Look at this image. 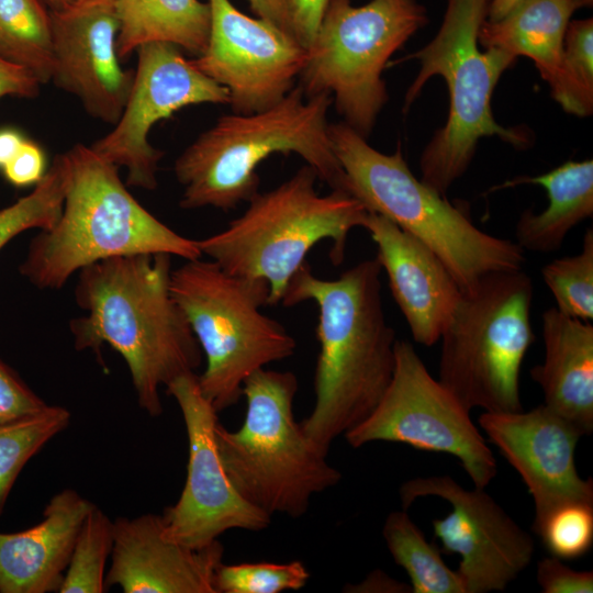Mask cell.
Masks as SVG:
<instances>
[{
    "label": "cell",
    "mask_w": 593,
    "mask_h": 593,
    "mask_svg": "<svg viewBox=\"0 0 593 593\" xmlns=\"http://www.w3.org/2000/svg\"><path fill=\"white\" fill-rule=\"evenodd\" d=\"M381 271L377 258L366 259L323 279L305 262L281 300L284 306L313 301L318 309L315 399L300 423L326 451L370 415L393 376L396 337L383 310Z\"/></svg>",
    "instance_id": "cell-1"
},
{
    "label": "cell",
    "mask_w": 593,
    "mask_h": 593,
    "mask_svg": "<svg viewBox=\"0 0 593 593\" xmlns=\"http://www.w3.org/2000/svg\"><path fill=\"white\" fill-rule=\"evenodd\" d=\"M171 255L112 257L79 270L75 301L87 314L69 327L77 350L110 345L125 360L137 403L163 413L160 387L195 373L202 350L170 292Z\"/></svg>",
    "instance_id": "cell-2"
},
{
    "label": "cell",
    "mask_w": 593,
    "mask_h": 593,
    "mask_svg": "<svg viewBox=\"0 0 593 593\" xmlns=\"http://www.w3.org/2000/svg\"><path fill=\"white\" fill-rule=\"evenodd\" d=\"M332 103L329 94L306 98L295 85L268 109L219 118L175 161V176L183 188L180 208L227 212L247 203L259 192L257 167L273 154L299 155L320 181L345 191V175L328 134Z\"/></svg>",
    "instance_id": "cell-3"
},
{
    "label": "cell",
    "mask_w": 593,
    "mask_h": 593,
    "mask_svg": "<svg viewBox=\"0 0 593 593\" xmlns=\"http://www.w3.org/2000/svg\"><path fill=\"white\" fill-rule=\"evenodd\" d=\"M65 198L55 224L30 243L20 273L38 289L58 290L93 262L137 254L202 257L198 240L171 230L127 190L118 167L90 146L64 153Z\"/></svg>",
    "instance_id": "cell-4"
},
{
    "label": "cell",
    "mask_w": 593,
    "mask_h": 593,
    "mask_svg": "<svg viewBox=\"0 0 593 593\" xmlns=\"http://www.w3.org/2000/svg\"><path fill=\"white\" fill-rule=\"evenodd\" d=\"M328 134L345 191L429 247L462 291L489 273L523 269L517 243L477 227L465 210L413 175L400 147L379 152L345 122L329 124Z\"/></svg>",
    "instance_id": "cell-5"
},
{
    "label": "cell",
    "mask_w": 593,
    "mask_h": 593,
    "mask_svg": "<svg viewBox=\"0 0 593 593\" xmlns=\"http://www.w3.org/2000/svg\"><path fill=\"white\" fill-rule=\"evenodd\" d=\"M488 7L489 0H447L434 38L409 56L421 67L405 93L404 111L434 76L441 77L448 89L447 121L419 157V179L443 195L465 175L481 138L496 136L516 148L532 142L527 131L505 127L492 113L494 89L516 58L500 48H481L478 34Z\"/></svg>",
    "instance_id": "cell-6"
},
{
    "label": "cell",
    "mask_w": 593,
    "mask_h": 593,
    "mask_svg": "<svg viewBox=\"0 0 593 593\" xmlns=\"http://www.w3.org/2000/svg\"><path fill=\"white\" fill-rule=\"evenodd\" d=\"M317 180L305 165L278 187L257 192L226 228L198 240L202 255L231 275L265 281L269 305L281 302L320 242L329 240L332 262L342 264L349 233L363 227L369 211L345 191L320 194Z\"/></svg>",
    "instance_id": "cell-7"
},
{
    "label": "cell",
    "mask_w": 593,
    "mask_h": 593,
    "mask_svg": "<svg viewBox=\"0 0 593 593\" xmlns=\"http://www.w3.org/2000/svg\"><path fill=\"white\" fill-rule=\"evenodd\" d=\"M299 382L291 371L266 368L244 382L247 409L242 426L220 423L215 440L237 492L268 515L303 516L315 494L335 486L342 473L326 459L293 414Z\"/></svg>",
    "instance_id": "cell-8"
},
{
    "label": "cell",
    "mask_w": 593,
    "mask_h": 593,
    "mask_svg": "<svg viewBox=\"0 0 593 593\" xmlns=\"http://www.w3.org/2000/svg\"><path fill=\"white\" fill-rule=\"evenodd\" d=\"M170 292L205 357L197 380L217 413L237 404L251 373L295 351L294 337L261 311L269 305L262 280L237 277L211 259L197 258L171 269Z\"/></svg>",
    "instance_id": "cell-9"
},
{
    "label": "cell",
    "mask_w": 593,
    "mask_h": 593,
    "mask_svg": "<svg viewBox=\"0 0 593 593\" xmlns=\"http://www.w3.org/2000/svg\"><path fill=\"white\" fill-rule=\"evenodd\" d=\"M532 300L523 269L489 273L462 291L439 338L438 380L467 410H523L521 369L535 342Z\"/></svg>",
    "instance_id": "cell-10"
},
{
    "label": "cell",
    "mask_w": 593,
    "mask_h": 593,
    "mask_svg": "<svg viewBox=\"0 0 593 593\" xmlns=\"http://www.w3.org/2000/svg\"><path fill=\"white\" fill-rule=\"evenodd\" d=\"M426 23L417 0H329L299 76L304 96L329 94L343 122L367 138L389 99V59Z\"/></svg>",
    "instance_id": "cell-11"
},
{
    "label": "cell",
    "mask_w": 593,
    "mask_h": 593,
    "mask_svg": "<svg viewBox=\"0 0 593 593\" xmlns=\"http://www.w3.org/2000/svg\"><path fill=\"white\" fill-rule=\"evenodd\" d=\"M353 448L372 441L401 443L457 458L475 488L485 489L497 462L467 410L427 370L413 345L395 342L391 382L378 405L344 435Z\"/></svg>",
    "instance_id": "cell-12"
},
{
    "label": "cell",
    "mask_w": 593,
    "mask_h": 593,
    "mask_svg": "<svg viewBox=\"0 0 593 593\" xmlns=\"http://www.w3.org/2000/svg\"><path fill=\"white\" fill-rule=\"evenodd\" d=\"M184 421L188 436L187 479L178 501L165 508L163 536L172 542L204 548L230 529L260 532L271 516L247 502L235 489L215 440L217 412L189 373L166 387Z\"/></svg>",
    "instance_id": "cell-13"
},
{
    "label": "cell",
    "mask_w": 593,
    "mask_h": 593,
    "mask_svg": "<svg viewBox=\"0 0 593 593\" xmlns=\"http://www.w3.org/2000/svg\"><path fill=\"white\" fill-rule=\"evenodd\" d=\"M407 510L417 499L437 496L450 512L433 519L446 553H457L465 593L504 591L530 564L535 541L484 489H466L452 477H416L399 490Z\"/></svg>",
    "instance_id": "cell-14"
},
{
    "label": "cell",
    "mask_w": 593,
    "mask_h": 593,
    "mask_svg": "<svg viewBox=\"0 0 593 593\" xmlns=\"http://www.w3.org/2000/svg\"><path fill=\"white\" fill-rule=\"evenodd\" d=\"M136 52L137 66L123 111L114 128L90 147L127 170V186L152 191L157 188L164 156L148 141L152 127L188 105L228 104L230 94L176 45L154 42Z\"/></svg>",
    "instance_id": "cell-15"
},
{
    "label": "cell",
    "mask_w": 593,
    "mask_h": 593,
    "mask_svg": "<svg viewBox=\"0 0 593 593\" xmlns=\"http://www.w3.org/2000/svg\"><path fill=\"white\" fill-rule=\"evenodd\" d=\"M211 25L204 52L191 58L227 89L232 112L249 114L279 102L294 86L306 49L271 23L251 18L230 0H208Z\"/></svg>",
    "instance_id": "cell-16"
},
{
    "label": "cell",
    "mask_w": 593,
    "mask_h": 593,
    "mask_svg": "<svg viewBox=\"0 0 593 593\" xmlns=\"http://www.w3.org/2000/svg\"><path fill=\"white\" fill-rule=\"evenodd\" d=\"M51 20L52 81L75 96L91 116L114 125L134 78V71L122 69L116 53V0H82L51 11Z\"/></svg>",
    "instance_id": "cell-17"
},
{
    "label": "cell",
    "mask_w": 593,
    "mask_h": 593,
    "mask_svg": "<svg viewBox=\"0 0 593 593\" xmlns=\"http://www.w3.org/2000/svg\"><path fill=\"white\" fill-rule=\"evenodd\" d=\"M478 423L521 475L534 501V521L561 503H593L592 478H582L575 465L583 435L568 419L542 403L526 412H483Z\"/></svg>",
    "instance_id": "cell-18"
},
{
    "label": "cell",
    "mask_w": 593,
    "mask_h": 593,
    "mask_svg": "<svg viewBox=\"0 0 593 593\" xmlns=\"http://www.w3.org/2000/svg\"><path fill=\"white\" fill-rule=\"evenodd\" d=\"M223 552L219 540L199 549L167 540L160 515L118 517L104 585H119L125 593H216Z\"/></svg>",
    "instance_id": "cell-19"
},
{
    "label": "cell",
    "mask_w": 593,
    "mask_h": 593,
    "mask_svg": "<svg viewBox=\"0 0 593 593\" xmlns=\"http://www.w3.org/2000/svg\"><path fill=\"white\" fill-rule=\"evenodd\" d=\"M363 228L377 246L392 296L414 342L433 346L450 321L462 290L440 258L387 217L369 212Z\"/></svg>",
    "instance_id": "cell-20"
},
{
    "label": "cell",
    "mask_w": 593,
    "mask_h": 593,
    "mask_svg": "<svg viewBox=\"0 0 593 593\" xmlns=\"http://www.w3.org/2000/svg\"><path fill=\"white\" fill-rule=\"evenodd\" d=\"M92 506L77 491L65 489L49 500L38 524L18 533H0V592H58Z\"/></svg>",
    "instance_id": "cell-21"
},
{
    "label": "cell",
    "mask_w": 593,
    "mask_h": 593,
    "mask_svg": "<svg viewBox=\"0 0 593 593\" xmlns=\"http://www.w3.org/2000/svg\"><path fill=\"white\" fill-rule=\"evenodd\" d=\"M544 361L530 369L544 404L582 435L593 430V325L556 307L541 314Z\"/></svg>",
    "instance_id": "cell-22"
},
{
    "label": "cell",
    "mask_w": 593,
    "mask_h": 593,
    "mask_svg": "<svg viewBox=\"0 0 593 593\" xmlns=\"http://www.w3.org/2000/svg\"><path fill=\"white\" fill-rule=\"evenodd\" d=\"M574 11L568 0H526L497 21L485 20L478 41L482 48L530 58L558 102L562 93L563 38Z\"/></svg>",
    "instance_id": "cell-23"
},
{
    "label": "cell",
    "mask_w": 593,
    "mask_h": 593,
    "mask_svg": "<svg viewBox=\"0 0 593 593\" xmlns=\"http://www.w3.org/2000/svg\"><path fill=\"white\" fill-rule=\"evenodd\" d=\"M541 186L548 195V206L535 213L525 210L515 226L517 245L525 251L549 254L563 245L568 233L593 215V160H569L555 169L534 177H519L499 188L518 184Z\"/></svg>",
    "instance_id": "cell-24"
},
{
    "label": "cell",
    "mask_w": 593,
    "mask_h": 593,
    "mask_svg": "<svg viewBox=\"0 0 593 593\" xmlns=\"http://www.w3.org/2000/svg\"><path fill=\"white\" fill-rule=\"evenodd\" d=\"M116 12L120 59L154 42L170 43L195 57L208 45L211 25L208 1L116 0Z\"/></svg>",
    "instance_id": "cell-25"
},
{
    "label": "cell",
    "mask_w": 593,
    "mask_h": 593,
    "mask_svg": "<svg viewBox=\"0 0 593 593\" xmlns=\"http://www.w3.org/2000/svg\"><path fill=\"white\" fill-rule=\"evenodd\" d=\"M0 59L29 70L41 85L52 81L51 11L41 0H0Z\"/></svg>",
    "instance_id": "cell-26"
},
{
    "label": "cell",
    "mask_w": 593,
    "mask_h": 593,
    "mask_svg": "<svg viewBox=\"0 0 593 593\" xmlns=\"http://www.w3.org/2000/svg\"><path fill=\"white\" fill-rule=\"evenodd\" d=\"M382 536L394 562L409 575L412 593H465L458 572L445 563L406 510L387 516Z\"/></svg>",
    "instance_id": "cell-27"
},
{
    "label": "cell",
    "mask_w": 593,
    "mask_h": 593,
    "mask_svg": "<svg viewBox=\"0 0 593 593\" xmlns=\"http://www.w3.org/2000/svg\"><path fill=\"white\" fill-rule=\"evenodd\" d=\"M70 422V413L48 405L32 416L0 425V514L26 462Z\"/></svg>",
    "instance_id": "cell-28"
},
{
    "label": "cell",
    "mask_w": 593,
    "mask_h": 593,
    "mask_svg": "<svg viewBox=\"0 0 593 593\" xmlns=\"http://www.w3.org/2000/svg\"><path fill=\"white\" fill-rule=\"evenodd\" d=\"M113 547V521L94 504L78 533L59 593H102Z\"/></svg>",
    "instance_id": "cell-29"
},
{
    "label": "cell",
    "mask_w": 593,
    "mask_h": 593,
    "mask_svg": "<svg viewBox=\"0 0 593 593\" xmlns=\"http://www.w3.org/2000/svg\"><path fill=\"white\" fill-rule=\"evenodd\" d=\"M66 168L57 154L32 192L0 210V250L19 234L47 230L58 220L64 204Z\"/></svg>",
    "instance_id": "cell-30"
},
{
    "label": "cell",
    "mask_w": 593,
    "mask_h": 593,
    "mask_svg": "<svg viewBox=\"0 0 593 593\" xmlns=\"http://www.w3.org/2000/svg\"><path fill=\"white\" fill-rule=\"evenodd\" d=\"M541 277L560 312L590 322L593 318V230L585 231L579 254L551 260Z\"/></svg>",
    "instance_id": "cell-31"
},
{
    "label": "cell",
    "mask_w": 593,
    "mask_h": 593,
    "mask_svg": "<svg viewBox=\"0 0 593 593\" xmlns=\"http://www.w3.org/2000/svg\"><path fill=\"white\" fill-rule=\"evenodd\" d=\"M562 93L558 101L563 111L589 116L593 112V20L570 21L562 51Z\"/></svg>",
    "instance_id": "cell-32"
},
{
    "label": "cell",
    "mask_w": 593,
    "mask_h": 593,
    "mask_svg": "<svg viewBox=\"0 0 593 593\" xmlns=\"http://www.w3.org/2000/svg\"><path fill=\"white\" fill-rule=\"evenodd\" d=\"M533 529L550 556L561 560L580 558L593 545V503H561L534 521Z\"/></svg>",
    "instance_id": "cell-33"
},
{
    "label": "cell",
    "mask_w": 593,
    "mask_h": 593,
    "mask_svg": "<svg viewBox=\"0 0 593 593\" xmlns=\"http://www.w3.org/2000/svg\"><path fill=\"white\" fill-rule=\"evenodd\" d=\"M310 572L303 562H253L219 566L216 593H281L305 586Z\"/></svg>",
    "instance_id": "cell-34"
},
{
    "label": "cell",
    "mask_w": 593,
    "mask_h": 593,
    "mask_svg": "<svg viewBox=\"0 0 593 593\" xmlns=\"http://www.w3.org/2000/svg\"><path fill=\"white\" fill-rule=\"evenodd\" d=\"M250 10L299 45L309 48L329 0H247Z\"/></svg>",
    "instance_id": "cell-35"
},
{
    "label": "cell",
    "mask_w": 593,
    "mask_h": 593,
    "mask_svg": "<svg viewBox=\"0 0 593 593\" xmlns=\"http://www.w3.org/2000/svg\"><path fill=\"white\" fill-rule=\"evenodd\" d=\"M48 405L0 359V425L37 414Z\"/></svg>",
    "instance_id": "cell-36"
},
{
    "label": "cell",
    "mask_w": 593,
    "mask_h": 593,
    "mask_svg": "<svg viewBox=\"0 0 593 593\" xmlns=\"http://www.w3.org/2000/svg\"><path fill=\"white\" fill-rule=\"evenodd\" d=\"M536 581L544 593L593 592L591 570H574L553 556L545 557L537 562Z\"/></svg>",
    "instance_id": "cell-37"
},
{
    "label": "cell",
    "mask_w": 593,
    "mask_h": 593,
    "mask_svg": "<svg viewBox=\"0 0 593 593\" xmlns=\"http://www.w3.org/2000/svg\"><path fill=\"white\" fill-rule=\"evenodd\" d=\"M2 172L15 187L36 184L46 172L42 148L24 139L13 158L2 168Z\"/></svg>",
    "instance_id": "cell-38"
},
{
    "label": "cell",
    "mask_w": 593,
    "mask_h": 593,
    "mask_svg": "<svg viewBox=\"0 0 593 593\" xmlns=\"http://www.w3.org/2000/svg\"><path fill=\"white\" fill-rule=\"evenodd\" d=\"M40 87V81L29 70L0 59V99L7 96L34 98Z\"/></svg>",
    "instance_id": "cell-39"
},
{
    "label": "cell",
    "mask_w": 593,
    "mask_h": 593,
    "mask_svg": "<svg viewBox=\"0 0 593 593\" xmlns=\"http://www.w3.org/2000/svg\"><path fill=\"white\" fill-rule=\"evenodd\" d=\"M347 592L412 593L410 584L400 582L381 570L371 572L361 583L349 585Z\"/></svg>",
    "instance_id": "cell-40"
},
{
    "label": "cell",
    "mask_w": 593,
    "mask_h": 593,
    "mask_svg": "<svg viewBox=\"0 0 593 593\" xmlns=\"http://www.w3.org/2000/svg\"><path fill=\"white\" fill-rule=\"evenodd\" d=\"M24 138L13 130L0 131V169L13 158Z\"/></svg>",
    "instance_id": "cell-41"
},
{
    "label": "cell",
    "mask_w": 593,
    "mask_h": 593,
    "mask_svg": "<svg viewBox=\"0 0 593 593\" xmlns=\"http://www.w3.org/2000/svg\"><path fill=\"white\" fill-rule=\"evenodd\" d=\"M526 0H489L488 21H497Z\"/></svg>",
    "instance_id": "cell-42"
},
{
    "label": "cell",
    "mask_w": 593,
    "mask_h": 593,
    "mask_svg": "<svg viewBox=\"0 0 593 593\" xmlns=\"http://www.w3.org/2000/svg\"><path fill=\"white\" fill-rule=\"evenodd\" d=\"M49 8V11H60L77 4L82 0H43Z\"/></svg>",
    "instance_id": "cell-43"
},
{
    "label": "cell",
    "mask_w": 593,
    "mask_h": 593,
    "mask_svg": "<svg viewBox=\"0 0 593 593\" xmlns=\"http://www.w3.org/2000/svg\"><path fill=\"white\" fill-rule=\"evenodd\" d=\"M575 10L583 7H591L593 3V0H568Z\"/></svg>",
    "instance_id": "cell-44"
}]
</instances>
